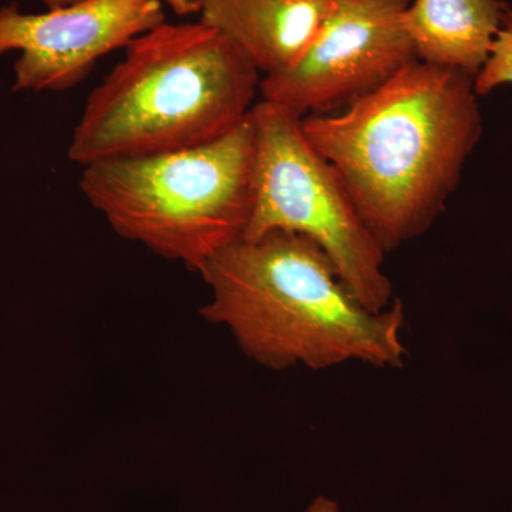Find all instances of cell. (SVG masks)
<instances>
[{
	"label": "cell",
	"instance_id": "1",
	"mask_svg": "<svg viewBox=\"0 0 512 512\" xmlns=\"http://www.w3.org/2000/svg\"><path fill=\"white\" fill-rule=\"evenodd\" d=\"M474 76L416 60L339 113L302 128L383 251L429 231L483 136Z\"/></svg>",
	"mask_w": 512,
	"mask_h": 512
},
{
	"label": "cell",
	"instance_id": "2",
	"mask_svg": "<svg viewBox=\"0 0 512 512\" xmlns=\"http://www.w3.org/2000/svg\"><path fill=\"white\" fill-rule=\"evenodd\" d=\"M211 291L201 308L239 349L272 370H325L349 362L402 367L403 303L366 309L312 239L272 231L239 239L200 272Z\"/></svg>",
	"mask_w": 512,
	"mask_h": 512
},
{
	"label": "cell",
	"instance_id": "3",
	"mask_svg": "<svg viewBox=\"0 0 512 512\" xmlns=\"http://www.w3.org/2000/svg\"><path fill=\"white\" fill-rule=\"evenodd\" d=\"M261 80L217 30L165 20L134 39L90 94L67 156L86 167L210 143L247 119Z\"/></svg>",
	"mask_w": 512,
	"mask_h": 512
},
{
	"label": "cell",
	"instance_id": "4",
	"mask_svg": "<svg viewBox=\"0 0 512 512\" xmlns=\"http://www.w3.org/2000/svg\"><path fill=\"white\" fill-rule=\"evenodd\" d=\"M251 113L201 146L83 167L80 190L121 237L200 272L244 238L252 207Z\"/></svg>",
	"mask_w": 512,
	"mask_h": 512
},
{
	"label": "cell",
	"instance_id": "5",
	"mask_svg": "<svg viewBox=\"0 0 512 512\" xmlns=\"http://www.w3.org/2000/svg\"><path fill=\"white\" fill-rule=\"evenodd\" d=\"M252 207L245 239L272 231L312 239L350 293L372 312L392 305L386 252L367 227L338 171L303 133L302 119L272 101L251 110Z\"/></svg>",
	"mask_w": 512,
	"mask_h": 512
},
{
	"label": "cell",
	"instance_id": "6",
	"mask_svg": "<svg viewBox=\"0 0 512 512\" xmlns=\"http://www.w3.org/2000/svg\"><path fill=\"white\" fill-rule=\"evenodd\" d=\"M410 0H330L312 45L284 72L262 77V100L298 116L332 113L416 62L404 26Z\"/></svg>",
	"mask_w": 512,
	"mask_h": 512
},
{
	"label": "cell",
	"instance_id": "7",
	"mask_svg": "<svg viewBox=\"0 0 512 512\" xmlns=\"http://www.w3.org/2000/svg\"><path fill=\"white\" fill-rule=\"evenodd\" d=\"M165 22L160 0H77L43 13L0 8V55L18 52L16 92H64L96 63Z\"/></svg>",
	"mask_w": 512,
	"mask_h": 512
},
{
	"label": "cell",
	"instance_id": "8",
	"mask_svg": "<svg viewBox=\"0 0 512 512\" xmlns=\"http://www.w3.org/2000/svg\"><path fill=\"white\" fill-rule=\"evenodd\" d=\"M200 22L227 37L262 77L284 72L312 45L330 0H197Z\"/></svg>",
	"mask_w": 512,
	"mask_h": 512
},
{
	"label": "cell",
	"instance_id": "9",
	"mask_svg": "<svg viewBox=\"0 0 512 512\" xmlns=\"http://www.w3.org/2000/svg\"><path fill=\"white\" fill-rule=\"evenodd\" d=\"M508 5L504 0H410L404 26L420 62L476 77Z\"/></svg>",
	"mask_w": 512,
	"mask_h": 512
},
{
	"label": "cell",
	"instance_id": "10",
	"mask_svg": "<svg viewBox=\"0 0 512 512\" xmlns=\"http://www.w3.org/2000/svg\"><path fill=\"white\" fill-rule=\"evenodd\" d=\"M505 84H512V5L505 10L487 62L474 77L478 96H485Z\"/></svg>",
	"mask_w": 512,
	"mask_h": 512
},
{
	"label": "cell",
	"instance_id": "11",
	"mask_svg": "<svg viewBox=\"0 0 512 512\" xmlns=\"http://www.w3.org/2000/svg\"><path fill=\"white\" fill-rule=\"evenodd\" d=\"M164 6H168L175 15L190 16L192 13H198L197 0H160Z\"/></svg>",
	"mask_w": 512,
	"mask_h": 512
},
{
	"label": "cell",
	"instance_id": "12",
	"mask_svg": "<svg viewBox=\"0 0 512 512\" xmlns=\"http://www.w3.org/2000/svg\"><path fill=\"white\" fill-rule=\"evenodd\" d=\"M305 512H342L336 501L330 500L328 497H318L309 504Z\"/></svg>",
	"mask_w": 512,
	"mask_h": 512
},
{
	"label": "cell",
	"instance_id": "13",
	"mask_svg": "<svg viewBox=\"0 0 512 512\" xmlns=\"http://www.w3.org/2000/svg\"><path fill=\"white\" fill-rule=\"evenodd\" d=\"M47 9L60 8V6L70 5V3L77 2V0H40Z\"/></svg>",
	"mask_w": 512,
	"mask_h": 512
}]
</instances>
